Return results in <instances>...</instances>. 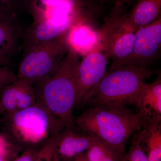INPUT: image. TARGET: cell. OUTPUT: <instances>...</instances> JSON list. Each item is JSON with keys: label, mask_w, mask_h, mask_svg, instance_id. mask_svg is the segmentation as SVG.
Instances as JSON below:
<instances>
[{"label": "cell", "mask_w": 161, "mask_h": 161, "mask_svg": "<svg viewBox=\"0 0 161 161\" xmlns=\"http://www.w3.org/2000/svg\"><path fill=\"white\" fill-rule=\"evenodd\" d=\"M117 1H119V2H121V3H130V2H132V0H117Z\"/></svg>", "instance_id": "26"}, {"label": "cell", "mask_w": 161, "mask_h": 161, "mask_svg": "<svg viewBox=\"0 0 161 161\" xmlns=\"http://www.w3.org/2000/svg\"><path fill=\"white\" fill-rule=\"evenodd\" d=\"M137 113L148 122L161 119V78L158 76L150 84L145 82L130 103Z\"/></svg>", "instance_id": "11"}, {"label": "cell", "mask_w": 161, "mask_h": 161, "mask_svg": "<svg viewBox=\"0 0 161 161\" xmlns=\"http://www.w3.org/2000/svg\"><path fill=\"white\" fill-rule=\"evenodd\" d=\"M73 161H90L87 158L85 153H81L76 156L73 160Z\"/></svg>", "instance_id": "24"}, {"label": "cell", "mask_w": 161, "mask_h": 161, "mask_svg": "<svg viewBox=\"0 0 161 161\" xmlns=\"http://www.w3.org/2000/svg\"><path fill=\"white\" fill-rule=\"evenodd\" d=\"M161 0H138L127 17L137 30L152 23L161 15Z\"/></svg>", "instance_id": "16"}, {"label": "cell", "mask_w": 161, "mask_h": 161, "mask_svg": "<svg viewBox=\"0 0 161 161\" xmlns=\"http://www.w3.org/2000/svg\"><path fill=\"white\" fill-rule=\"evenodd\" d=\"M78 56L70 48L58 69L34 86L36 103L46 110L59 131L74 121L73 112L78 94Z\"/></svg>", "instance_id": "1"}, {"label": "cell", "mask_w": 161, "mask_h": 161, "mask_svg": "<svg viewBox=\"0 0 161 161\" xmlns=\"http://www.w3.org/2000/svg\"><path fill=\"white\" fill-rule=\"evenodd\" d=\"M25 0H0V19L18 22V15Z\"/></svg>", "instance_id": "18"}, {"label": "cell", "mask_w": 161, "mask_h": 161, "mask_svg": "<svg viewBox=\"0 0 161 161\" xmlns=\"http://www.w3.org/2000/svg\"><path fill=\"white\" fill-rule=\"evenodd\" d=\"M0 161H9V159L7 158H0Z\"/></svg>", "instance_id": "27"}, {"label": "cell", "mask_w": 161, "mask_h": 161, "mask_svg": "<svg viewBox=\"0 0 161 161\" xmlns=\"http://www.w3.org/2000/svg\"><path fill=\"white\" fill-rule=\"evenodd\" d=\"M53 161H68L62 159L59 157V156L57 154V153H55L54 155L53 158Z\"/></svg>", "instance_id": "25"}, {"label": "cell", "mask_w": 161, "mask_h": 161, "mask_svg": "<svg viewBox=\"0 0 161 161\" xmlns=\"http://www.w3.org/2000/svg\"><path fill=\"white\" fill-rule=\"evenodd\" d=\"M38 150L34 146H30L21 155L13 161H33Z\"/></svg>", "instance_id": "23"}, {"label": "cell", "mask_w": 161, "mask_h": 161, "mask_svg": "<svg viewBox=\"0 0 161 161\" xmlns=\"http://www.w3.org/2000/svg\"><path fill=\"white\" fill-rule=\"evenodd\" d=\"M66 40L70 48L84 57L98 42V30L92 27L83 17L74 23L67 31Z\"/></svg>", "instance_id": "14"}, {"label": "cell", "mask_w": 161, "mask_h": 161, "mask_svg": "<svg viewBox=\"0 0 161 161\" xmlns=\"http://www.w3.org/2000/svg\"><path fill=\"white\" fill-rule=\"evenodd\" d=\"M7 137L0 133V158L9 159L12 155L14 146Z\"/></svg>", "instance_id": "21"}, {"label": "cell", "mask_w": 161, "mask_h": 161, "mask_svg": "<svg viewBox=\"0 0 161 161\" xmlns=\"http://www.w3.org/2000/svg\"><path fill=\"white\" fill-rule=\"evenodd\" d=\"M6 119L8 137L30 146L60 133L46 110L37 103L7 115Z\"/></svg>", "instance_id": "5"}, {"label": "cell", "mask_w": 161, "mask_h": 161, "mask_svg": "<svg viewBox=\"0 0 161 161\" xmlns=\"http://www.w3.org/2000/svg\"><path fill=\"white\" fill-rule=\"evenodd\" d=\"M155 73L150 68L126 65L109 70L90 93L92 106L125 108L143 84Z\"/></svg>", "instance_id": "3"}, {"label": "cell", "mask_w": 161, "mask_h": 161, "mask_svg": "<svg viewBox=\"0 0 161 161\" xmlns=\"http://www.w3.org/2000/svg\"><path fill=\"white\" fill-rule=\"evenodd\" d=\"M66 33L54 40L22 49L23 55L16 74L17 79L34 86L53 74L69 51Z\"/></svg>", "instance_id": "4"}, {"label": "cell", "mask_w": 161, "mask_h": 161, "mask_svg": "<svg viewBox=\"0 0 161 161\" xmlns=\"http://www.w3.org/2000/svg\"><path fill=\"white\" fill-rule=\"evenodd\" d=\"M149 161H161V119L150 122L134 133Z\"/></svg>", "instance_id": "15"}, {"label": "cell", "mask_w": 161, "mask_h": 161, "mask_svg": "<svg viewBox=\"0 0 161 161\" xmlns=\"http://www.w3.org/2000/svg\"><path fill=\"white\" fill-rule=\"evenodd\" d=\"M85 154L90 161H125V158L97 137Z\"/></svg>", "instance_id": "17"}, {"label": "cell", "mask_w": 161, "mask_h": 161, "mask_svg": "<svg viewBox=\"0 0 161 161\" xmlns=\"http://www.w3.org/2000/svg\"><path fill=\"white\" fill-rule=\"evenodd\" d=\"M59 134L50 136L48 138L44 146L38 150L33 161H53L57 149Z\"/></svg>", "instance_id": "19"}, {"label": "cell", "mask_w": 161, "mask_h": 161, "mask_svg": "<svg viewBox=\"0 0 161 161\" xmlns=\"http://www.w3.org/2000/svg\"><path fill=\"white\" fill-rule=\"evenodd\" d=\"M23 31L19 22L0 19V66L13 63L22 49Z\"/></svg>", "instance_id": "12"}, {"label": "cell", "mask_w": 161, "mask_h": 161, "mask_svg": "<svg viewBox=\"0 0 161 161\" xmlns=\"http://www.w3.org/2000/svg\"><path fill=\"white\" fill-rule=\"evenodd\" d=\"M83 15L57 17L33 22L23 31L22 50L54 40L65 34Z\"/></svg>", "instance_id": "8"}, {"label": "cell", "mask_w": 161, "mask_h": 161, "mask_svg": "<svg viewBox=\"0 0 161 161\" xmlns=\"http://www.w3.org/2000/svg\"><path fill=\"white\" fill-rule=\"evenodd\" d=\"M74 123L78 130L95 136L125 158L130 137L149 122L126 107L92 106L74 118Z\"/></svg>", "instance_id": "2"}, {"label": "cell", "mask_w": 161, "mask_h": 161, "mask_svg": "<svg viewBox=\"0 0 161 161\" xmlns=\"http://www.w3.org/2000/svg\"><path fill=\"white\" fill-rule=\"evenodd\" d=\"M116 4V20L109 50V59L112 60L109 70L115 68L132 54L137 30L128 20L124 3L117 1Z\"/></svg>", "instance_id": "7"}, {"label": "cell", "mask_w": 161, "mask_h": 161, "mask_svg": "<svg viewBox=\"0 0 161 161\" xmlns=\"http://www.w3.org/2000/svg\"><path fill=\"white\" fill-rule=\"evenodd\" d=\"M96 139L95 136L78 130L73 121L67 124L59 133L56 153L62 159L73 161L89 150Z\"/></svg>", "instance_id": "10"}, {"label": "cell", "mask_w": 161, "mask_h": 161, "mask_svg": "<svg viewBox=\"0 0 161 161\" xmlns=\"http://www.w3.org/2000/svg\"><path fill=\"white\" fill-rule=\"evenodd\" d=\"M34 21L57 17H70L82 14L78 0H34Z\"/></svg>", "instance_id": "13"}, {"label": "cell", "mask_w": 161, "mask_h": 161, "mask_svg": "<svg viewBox=\"0 0 161 161\" xmlns=\"http://www.w3.org/2000/svg\"><path fill=\"white\" fill-rule=\"evenodd\" d=\"M125 161H149L138 140L133 136L126 154Z\"/></svg>", "instance_id": "20"}, {"label": "cell", "mask_w": 161, "mask_h": 161, "mask_svg": "<svg viewBox=\"0 0 161 161\" xmlns=\"http://www.w3.org/2000/svg\"><path fill=\"white\" fill-rule=\"evenodd\" d=\"M135 36L132 54L115 68L126 65L149 67V64L156 58L160 51L161 15L152 23L139 27L136 32Z\"/></svg>", "instance_id": "6"}, {"label": "cell", "mask_w": 161, "mask_h": 161, "mask_svg": "<svg viewBox=\"0 0 161 161\" xmlns=\"http://www.w3.org/2000/svg\"><path fill=\"white\" fill-rule=\"evenodd\" d=\"M17 79L16 75L9 68L0 66V88Z\"/></svg>", "instance_id": "22"}, {"label": "cell", "mask_w": 161, "mask_h": 161, "mask_svg": "<svg viewBox=\"0 0 161 161\" xmlns=\"http://www.w3.org/2000/svg\"><path fill=\"white\" fill-rule=\"evenodd\" d=\"M1 89L0 114L6 116L37 103L34 87L24 80L17 79Z\"/></svg>", "instance_id": "9"}]
</instances>
